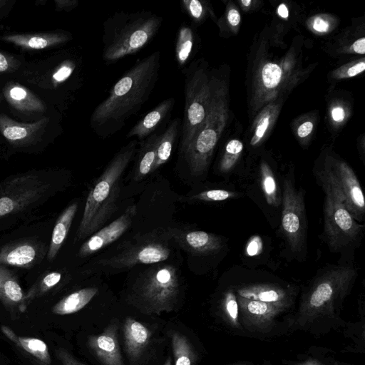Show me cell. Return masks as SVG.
Wrapping results in <instances>:
<instances>
[{
    "instance_id": "1",
    "label": "cell",
    "mask_w": 365,
    "mask_h": 365,
    "mask_svg": "<svg viewBox=\"0 0 365 365\" xmlns=\"http://www.w3.org/2000/svg\"><path fill=\"white\" fill-rule=\"evenodd\" d=\"M160 59V52H153L136 62L113 86L91 115V125L96 134L101 138L115 134L140 110L158 81Z\"/></svg>"
},
{
    "instance_id": "2",
    "label": "cell",
    "mask_w": 365,
    "mask_h": 365,
    "mask_svg": "<svg viewBox=\"0 0 365 365\" xmlns=\"http://www.w3.org/2000/svg\"><path fill=\"white\" fill-rule=\"evenodd\" d=\"M137 143L134 139L121 148L90 190L76 241L98 231L116 210L120 178L135 154Z\"/></svg>"
},
{
    "instance_id": "3",
    "label": "cell",
    "mask_w": 365,
    "mask_h": 365,
    "mask_svg": "<svg viewBox=\"0 0 365 365\" xmlns=\"http://www.w3.org/2000/svg\"><path fill=\"white\" fill-rule=\"evenodd\" d=\"M163 18L150 11H118L103 24V58L114 63L140 51L155 36Z\"/></svg>"
},
{
    "instance_id": "4",
    "label": "cell",
    "mask_w": 365,
    "mask_h": 365,
    "mask_svg": "<svg viewBox=\"0 0 365 365\" xmlns=\"http://www.w3.org/2000/svg\"><path fill=\"white\" fill-rule=\"evenodd\" d=\"M228 110L227 86L212 75V98L207 116L192 142L181 153L192 175H200L207 170L226 126Z\"/></svg>"
},
{
    "instance_id": "5",
    "label": "cell",
    "mask_w": 365,
    "mask_h": 365,
    "mask_svg": "<svg viewBox=\"0 0 365 365\" xmlns=\"http://www.w3.org/2000/svg\"><path fill=\"white\" fill-rule=\"evenodd\" d=\"M185 73V104L180 125L182 153L203 124L212 98V75L202 61L192 63Z\"/></svg>"
},
{
    "instance_id": "6",
    "label": "cell",
    "mask_w": 365,
    "mask_h": 365,
    "mask_svg": "<svg viewBox=\"0 0 365 365\" xmlns=\"http://www.w3.org/2000/svg\"><path fill=\"white\" fill-rule=\"evenodd\" d=\"M53 191L51 180L41 172L8 177L0 182V222L36 207L46 202Z\"/></svg>"
},
{
    "instance_id": "7",
    "label": "cell",
    "mask_w": 365,
    "mask_h": 365,
    "mask_svg": "<svg viewBox=\"0 0 365 365\" xmlns=\"http://www.w3.org/2000/svg\"><path fill=\"white\" fill-rule=\"evenodd\" d=\"M179 290L176 268L171 264H159L149 269L140 278L135 294L146 312L159 314L173 309Z\"/></svg>"
},
{
    "instance_id": "8",
    "label": "cell",
    "mask_w": 365,
    "mask_h": 365,
    "mask_svg": "<svg viewBox=\"0 0 365 365\" xmlns=\"http://www.w3.org/2000/svg\"><path fill=\"white\" fill-rule=\"evenodd\" d=\"M320 178L326 193L324 233L330 249L338 251L356 238L363 225H359L350 214L335 186L323 175Z\"/></svg>"
},
{
    "instance_id": "9",
    "label": "cell",
    "mask_w": 365,
    "mask_h": 365,
    "mask_svg": "<svg viewBox=\"0 0 365 365\" xmlns=\"http://www.w3.org/2000/svg\"><path fill=\"white\" fill-rule=\"evenodd\" d=\"M283 187L282 228L291 250L299 252L303 248L306 232L304 195L289 180H284Z\"/></svg>"
},
{
    "instance_id": "10",
    "label": "cell",
    "mask_w": 365,
    "mask_h": 365,
    "mask_svg": "<svg viewBox=\"0 0 365 365\" xmlns=\"http://www.w3.org/2000/svg\"><path fill=\"white\" fill-rule=\"evenodd\" d=\"M340 193L344 205L355 220L364 215L365 201L360 183L352 169L344 162H336L322 173Z\"/></svg>"
},
{
    "instance_id": "11",
    "label": "cell",
    "mask_w": 365,
    "mask_h": 365,
    "mask_svg": "<svg viewBox=\"0 0 365 365\" xmlns=\"http://www.w3.org/2000/svg\"><path fill=\"white\" fill-rule=\"evenodd\" d=\"M356 271L346 267H337L328 270L316 282L310 292L307 304L311 309H319L343 294L356 277Z\"/></svg>"
},
{
    "instance_id": "12",
    "label": "cell",
    "mask_w": 365,
    "mask_h": 365,
    "mask_svg": "<svg viewBox=\"0 0 365 365\" xmlns=\"http://www.w3.org/2000/svg\"><path fill=\"white\" fill-rule=\"evenodd\" d=\"M170 254L169 247L161 242H145L130 248L118 255L99 262L103 266L124 268L139 264H155L166 260Z\"/></svg>"
},
{
    "instance_id": "13",
    "label": "cell",
    "mask_w": 365,
    "mask_h": 365,
    "mask_svg": "<svg viewBox=\"0 0 365 365\" xmlns=\"http://www.w3.org/2000/svg\"><path fill=\"white\" fill-rule=\"evenodd\" d=\"M136 214V206L130 205L125 212L107 226L96 232L80 247L78 256L85 257L118 240L130 226Z\"/></svg>"
},
{
    "instance_id": "14",
    "label": "cell",
    "mask_w": 365,
    "mask_h": 365,
    "mask_svg": "<svg viewBox=\"0 0 365 365\" xmlns=\"http://www.w3.org/2000/svg\"><path fill=\"white\" fill-rule=\"evenodd\" d=\"M45 254L46 249L38 242L19 240L0 248V264L29 269L40 262Z\"/></svg>"
},
{
    "instance_id": "15",
    "label": "cell",
    "mask_w": 365,
    "mask_h": 365,
    "mask_svg": "<svg viewBox=\"0 0 365 365\" xmlns=\"http://www.w3.org/2000/svg\"><path fill=\"white\" fill-rule=\"evenodd\" d=\"M48 120L49 118H43L34 123H22L1 113L0 133L10 144L27 146L39 140Z\"/></svg>"
},
{
    "instance_id": "16",
    "label": "cell",
    "mask_w": 365,
    "mask_h": 365,
    "mask_svg": "<svg viewBox=\"0 0 365 365\" xmlns=\"http://www.w3.org/2000/svg\"><path fill=\"white\" fill-rule=\"evenodd\" d=\"M88 345L103 365H123L115 324H109L99 334L89 336Z\"/></svg>"
},
{
    "instance_id": "17",
    "label": "cell",
    "mask_w": 365,
    "mask_h": 365,
    "mask_svg": "<svg viewBox=\"0 0 365 365\" xmlns=\"http://www.w3.org/2000/svg\"><path fill=\"white\" fill-rule=\"evenodd\" d=\"M171 236L181 247L192 254L215 253L222 245L218 236L204 231L180 232L173 230Z\"/></svg>"
},
{
    "instance_id": "18",
    "label": "cell",
    "mask_w": 365,
    "mask_h": 365,
    "mask_svg": "<svg viewBox=\"0 0 365 365\" xmlns=\"http://www.w3.org/2000/svg\"><path fill=\"white\" fill-rule=\"evenodd\" d=\"M175 103V99L173 97L163 101L133 125L126 137H135L137 140L143 141L156 133L158 127L170 115Z\"/></svg>"
},
{
    "instance_id": "19",
    "label": "cell",
    "mask_w": 365,
    "mask_h": 365,
    "mask_svg": "<svg viewBox=\"0 0 365 365\" xmlns=\"http://www.w3.org/2000/svg\"><path fill=\"white\" fill-rule=\"evenodd\" d=\"M70 34L49 32L39 34H6L2 36L4 41L26 50H41L51 48L68 41Z\"/></svg>"
},
{
    "instance_id": "20",
    "label": "cell",
    "mask_w": 365,
    "mask_h": 365,
    "mask_svg": "<svg viewBox=\"0 0 365 365\" xmlns=\"http://www.w3.org/2000/svg\"><path fill=\"white\" fill-rule=\"evenodd\" d=\"M123 335L127 355L135 361L148 345L151 332L143 324L128 317L123 324Z\"/></svg>"
},
{
    "instance_id": "21",
    "label": "cell",
    "mask_w": 365,
    "mask_h": 365,
    "mask_svg": "<svg viewBox=\"0 0 365 365\" xmlns=\"http://www.w3.org/2000/svg\"><path fill=\"white\" fill-rule=\"evenodd\" d=\"M1 331L9 340L29 355L38 365H52L48 346L43 340L17 335L6 325L1 327Z\"/></svg>"
},
{
    "instance_id": "22",
    "label": "cell",
    "mask_w": 365,
    "mask_h": 365,
    "mask_svg": "<svg viewBox=\"0 0 365 365\" xmlns=\"http://www.w3.org/2000/svg\"><path fill=\"white\" fill-rule=\"evenodd\" d=\"M4 95L10 106L17 110L38 113L46 110V106L41 99L19 83H7L4 88Z\"/></svg>"
},
{
    "instance_id": "23",
    "label": "cell",
    "mask_w": 365,
    "mask_h": 365,
    "mask_svg": "<svg viewBox=\"0 0 365 365\" xmlns=\"http://www.w3.org/2000/svg\"><path fill=\"white\" fill-rule=\"evenodd\" d=\"M77 210L78 202H73L58 217L52 231L46 254L47 259L49 262L54 259L63 244Z\"/></svg>"
},
{
    "instance_id": "24",
    "label": "cell",
    "mask_w": 365,
    "mask_h": 365,
    "mask_svg": "<svg viewBox=\"0 0 365 365\" xmlns=\"http://www.w3.org/2000/svg\"><path fill=\"white\" fill-rule=\"evenodd\" d=\"M24 294L14 274L0 264V302L6 307L19 311Z\"/></svg>"
},
{
    "instance_id": "25",
    "label": "cell",
    "mask_w": 365,
    "mask_h": 365,
    "mask_svg": "<svg viewBox=\"0 0 365 365\" xmlns=\"http://www.w3.org/2000/svg\"><path fill=\"white\" fill-rule=\"evenodd\" d=\"M97 287H86L78 289L61 299L52 308L57 315L74 314L84 308L98 292Z\"/></svg>"
},
{
    "instance_id": "26",
    "label": "cell",
    "mask_w": 365,
    "mask_h": 365,
    "mask_svg": "<svg viewBox=\"0 0 365 365\" xmlns=\"http://www.w3.org/2000/svg\"><path fill=\"white\" fill-rule=\"evenodd\" d=\"M181 121L179 118L172 120L165 131L158 135L156 148L155 158L152 168L153 172L164 165L169 159L179 133Z\"/></svg>"
},
{
    "instance_id": "27",
    "label": "cell",
    "mask_w": 365,
    "mask_h": 365,
    "mask_svg": "<svg viewBox=\"0 0 365 365\" xmlns=\"http://www.w3.org/2000/svg\"><path fill=\"white\" fill-rule=\"evenodd\" d=\"M242 298L257 300L269 304L282 303L286 299L282 289L270 284H253L237 290Z\"/></svg>"
},
{
    "instance_id": "28",
    "label": "cell",
    "mask_w": 365,
    "mask_h": 365,
    "mask_svg": "<svg viewBox=\"0 0 365 365\" xmlns=\"http://www.w3.org/2000/svg\"><path fill=\"white\" fill-rule=\"evenodd\" d=\"M158 135L155 133L141 141L135 172V180H141L152 171Z\"/></svg>"
},
{
    "instance_id": "29",
    "label": "cell",
    "mask_w": 365,
    "mask_h": 365,
    "mask_svg": "<svg viewBox=\"0 0 365 365\" xmlns=\"http://www.w3.org/2000/svg\"><path fill=\"white\" fill-rule=\"evenodd\" d=\"M195 43V34L192 29L182 24L178 29L175 54L179 68L184 67L190 59Z\"/></svg>"
},
{
    "instance_id": "30",
    "label": "cell",
    "mask_w": 365,
    "mask_h": 365,
    "mask_svg": "<svg viewBox=\"0 0 365 365\" xmlns=\"http://www.w3.org/2000/svg\"><path fill=\"white\" fill-rule=\"evenodd\" d=\"M61 277L62 275L58 272L54 271L47 273L24 294V300L19 312H25L29 304L35 299L41 297L56 287L61 281Z\"/></svg>"
},
{
    "instance_id": "31",
    "label": "cell",
    "mask_w": 365,
    "mask_h": 365,
    "mask_svg": "<svg viewBox=\"0 0 365 365\" xmlns=\"http://www.w3.org/2000/svg\"><path fill=\"white\" fill-rule=\"evenodd\" d=\"M175 365H192L193 351L187 337L178 331L170 335Z\"/></svg>"
},
{
    "instance_id": "32",
    "label": "cell",
    "mask_w": 365,
    "mask_h": 365,
    "mask_svg": "<svg viewBox=\"0 0 365 365\" xmlns=\"http://www.w3.org/2000/svg\"><path fill=\"white\" fill-rule=\"evenodd\" d=\"M261 183L263 193L268 204L277 207L280 203V195L274 174L269 166L261 164Z\"/></svg>"
},
{
    "instance_id": "33",
    "label": "cell",
    "mask_w": 365,
    "mask_h": 365,
    "mask_svg": "<svg viewBox=\"0 0 365 365\" xmlns=\"http://www.w3.org/2000/svg\"><path fill=\"white\" fill-rule=\"evenodd\" d=\"M277 114V106H267L259 115L255 123L254 132L250 140L252 145H257L264 138Z\"/></svg>"
},
{
    "instance_id": "34",
    "label": "cell",
    "mask_w": 365,
    "mask_h": 365,
    "mask_svg": "<svg viewBox=\"0 0 365 365\" xmlns=\"http://www.w3.org/2000/svg\"><path fill=\"white\" fill-rule=\"evenodd\" d=\"M282 78V71L278 64L267 62L262 67L259 79L263 91H274L280 83Z\"/></svg>"
},
{
    "instance_id": "35",
    "label": "cell",
    "mask_w": 365,
    "mask_h": 365,
    "mask_svg": "<svg viewBox=\"0 0 365 365\" xmlns=\"http://www.w3.org/2000/svg\"><path fill=\"white\" fill-rule=\"evenodd\" d=\"M242 149V143L239 140L233 139L227 143L219 165V169L222 173H227L231 170L240 158Z\"/></svg>"
},
{
    "instance_id": "36",
    "label": "cell",
    "mask_w": 365,
    "mask_h": 365,
    "mask_svg": "<svg viewBox=\"0 0 365 365\" xmlns=\"http://www.w3.org/2000/svg\"><path fill=\"white\" fill-rule=\"evenodd\" d=\"M76 68V63L71 59L63 61L53 73L51 82L53 85L60 86L67 81L74 73Z\"/></svg>"
},
{
    "instance_id": "37",
    "label": "cell",
    "mask_w": 365,
    "mask_h": 365,
    "mask_svg": "<svg viewBox=\"0 0 365 365\" xmlns=\"http://www.w3.org/2000/svg\"><path fill=\"white\" fill-rule=\"evenodd\" d=\"M182 9L195 23H200L204 18L206 9L199 0H182L180 2Z\"/></svg>"
},
{
    "instance_id": "38",
    "label": "cell",
    "mask_w": 365,
    "mask_h": 365,
    "mask_svg": "<svg viewBox=\"0 0 365 365\" xmlns=\"http://www.w3.org/2000/svg\"><path fill=\"white\" fill-rule=\"evenodd\" d=\"M235 195V194L233 192L216 189L202 191L192 196L190 199L206 202H219L234 197Z\"/></svg>"
},
{
    "instance_id": "39",
    "label": "cell",
    "mask_w": 365,
    "mask_h": 365,
    "mask_svg": "<svg viewBox=\"0 0 365 365\" xmlns=\"http://www.w3.org/2000/svg\"><path fill=\"white\" fill-rule=\"evenodd\" d=\"M242 301L247 310L253 314L263 315L272 310V304L245 298Z\"/></svg>"
},
{
    "instance_id": "40",
    "label": "cell",
    "mask_w": 365,
    "mask_h": 365,
    "mask_svg": "<svg viewBox=\"0 0 365 365\" xmlns=\"http://www.w3.org/2000/svg\"><path fill=\"white\" fill-rule=\"evenodd\" d=\"M364 69L365 62L364 60H361L355 63L340 68V69L336 71V77L339 78H351L362 73Z\"/></svg>"
},
{
    "instance_id": "41",
    "label": "cell",
    "mask_w": 365,
    "mask_h": 365,
    "mask_svg": "<svg viewBox=\"0 0 365 365\" xmlns=\"http://www.w3.org/2000/svg\"><path fill=\"white\" fill-rule=\"evenodd\" d=\"M225 308L230 318L236 321L238 317V306L235 294L228 292L225 296Z\"/></svg>"
},
{
    "instance_id": "42",
    "label": "cell",
    "mask_w": 365,
    "mask_h": 365,
    "mask_svg": "<svg viewBox=\"0 0 365 365\" xmlns=\"http://www.w3.org/2000/svg\"><path fill=\"white\" fill-rule=\"evenodd\" d=\"M19 62L12 56L0 52V73L12 71L17 68Z\"/></svg>"
},
{
    "instance_id": "43",
    "label": "cell",
    "mask_w": 365,
    "mask_h": 365,
    "mask_svg": "<svg viewBox=\"0 0 365 365\" xmlns=\"http://www.w3.org/2000/svg\"><path fill=\"white\" fill-rule=\"evenodd\" d=\"M59 360L63 365H84L76 361L68 352L63 349H58L56 352Z\"/></svg>"
},
{
    "instance_id": "44",
    "label": "cell",
    "mask_w": 365,
    "mask_h": 365,
    "mask_svg": "<svg viewBox=\"0 0 365 365\" xmlns=\"http://www.w3.org/2000/svg\"><path fill=\"white\" fill-rule=\"evenodd\" d=\"M56 9L59 11H71L76 8L78 4V0H55L54 1Z\"/></svg>"
},
{
    "instance_id": "45",
    "label": "cell",
    "mask_w": 365,
    "mask_h": 365,
    "mask_svg": "<svg viewBox=\"0 0 365 365\" xmlns=\"http://www.w3.org/2000/svg\"><path fill=\"white\" fill-rule=\"evenodd\" d=\"M312 27L319 33H325L329 29V24L327 21L319 16L314 19Z\"/></svg>"
},
{
    "instance_id": "46",
    "label": "cell",
    "mask_w": 365,
    "mask_h": 365,
    "mask_svg": "<svg viewBox=\"0 0 365 365\" xmlns=\"http://www.w3.org/2000/svg\"><path fill=\"white\" fill-rule=\"evenodd\" d=\"M314 125L311 121H305L301 124L297 129V135L303 138L308 136L313 130Z\"/></svg>"
},
{
    "instance_id": "47",
    "label": "cell",
    "mask_w": 365,
    "mask_h": 365,
    "mask_svg": "<svg viewBox=\"0 0 365 365\" xmlns=\"http://www.w3.org/2000/svg\"><path fill=\"white\" fill-rule=\"evenodd\" d=\"M227 21L232 26H237L240 22V14L235 8H230L227 11Z\"/></svg>"
},
{
    "instance_id": "48",
    "label": "cell",
    "mask_w": 365,
    "mask_h": 365,
    "mask_svg": "<svg viewBox=\"0 0 365 365\" xmlns=\"http://www.w3.org/2000/svg\"><path fill=\"white\" fill-rule=\"evenodd\" d=\"M331 118L335 122H341L345 117V112L343 108L340 106H336L332 108L331 112Z\"/></svg>"
},
{
    "instance_id": "49",
    "label": "cell",
    "mask_w": 365,
    "mask_h": 365,
    "mask_svg": "<svg viewBox=\"0 0 365 365\" xmlns=\"http://www.w3.org/2000/svg\"><path fill=\"white\" fill-rule=\"evenodd\" d=\"M354 52L359 54L365 53V38L361 37L357 39L351 46Z\"/></svg>"
},
{
    "instance_id": "50",
    "label": "cell",
    "mask_w": 365,
    "mask_h": 365,
    "mask_svg": "<svg viewBox=\"0 0 365 365\" xmlns=\"http://www.w3.org/2000/svg\"><path fill=\"white\" fill-rule=\"evenodd\" d=\"M257 239L252 240L247 247V252L250 255H254L257 253L260 249V242L257 241Z\"/></svg>"
},
{
    "instance_id": "51",
    "label": "cell",
    "mask_w": 365,
    "mask_h": 365,
    "mask_svg": "<svg viewBox=\"0 0 365 365\" xmlns=\"http://www.w3.org/2000/svg\"><path fill=\"white\" fill-rule=\"evenodd\" d=\"M277 13L282 19H287L289 16V11L287 6L281 4L277 8Z\"/></svg>"
},
{
    "instance_id": "52",
    "label": "cell",
    "mask_w": 365,
    "mask_h": 365,
    "mask_svg": "<svg viewBox=\"0 0 365 365\" xmlns=\"http://www.w3.org/2000/svg\"><path fill=\"white\" fill-rule=\"evenodd\" d=\"M240 3L244 7H248L252 4V1L250 0H242Z\"/></svg>"
},
{
    "instance_id": "53",
    "label": "cell",
    "mask_w": 365,
    "mask_h": 365,
    "mask_svg": "<svg viewBox=\"0 0 365 365\" xmlns=\"http://www.w3.org/2000/svg\"><path fill=\"white\" fill-rule=\"evenodd\" d=\"M164 365H172V361H171V359H170V356L167 359V360L165 362Z\"/></svg>"
},
{
    "instance_id": "54",
    "label": "cell",
    "mask_w": 365,
    "mask_h": 365,
    "mask_svg": "<svg viewBox=\"0 0 365 365\" xmlns=\"http://www.w3.org/2000/svg\"><path fill=\"white\" fill-rule=\"evenodd\" d=\"M6 3L4 0H0V8L3 6V5Z\"/></svg>"
}]
</instances>
